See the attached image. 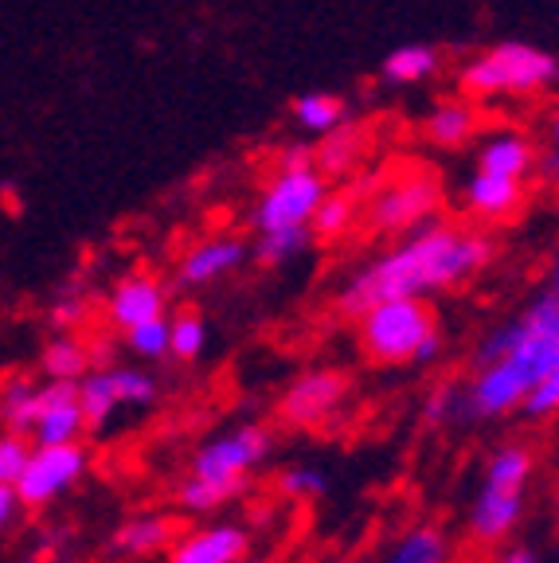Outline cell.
Returning a JSON list of instances; mask_svg holds the SVG:
<instances>
[{
    "instance_id": "6da1fadb",
    "label": "cell",
    "mask_w": 559,
    "mask_h": 563,
    "mask_svg": "<svg viewBox=\"0 0 559 563\" xmlns=\"http://www.w3.org/2000/svg\"><path fill=\"white\" fill-rule=\"evenodd\" d=\"M493 258V239L481 228L430 220L423 228L399 235L392 251L360 266L344 282L337 306L349 317H360L368 306L384 298H427L438 290H454L473 274H481Z\"/></svg>"
},
{
    "instance_id": "7a4b0ae2",
    "label": "cell",
    "mask_w": 559,
    "mask_h": 563,
    "mask_svg": "<svg viewBox=\"0 0 559 563\" xmlns=\"http://www.w3.org/2000/svg\"><path fill=\"white\" fill-rule=\"evenodd\" d=\"M520 336L513 349L493 364H481L470 384V396L478 415H508L525 407L528 391L548 376L559 349V294L548 290L533 298V306L516 317Z\"/></svg>"
},
{
    "instance_id": "3957f363",
    "label": "cell",
    "mask_w": 559,
    "mask_h": 563,
    "mask_svg": "<svg viewBox=\"0 0 559 563\" xmlns=\"http://www.w3.org/2000/svg\"><path fill=\"white\" fill-rule=\"evenodd\" d=\"M559 82V59L525 40H501L458 67V95L473 102L536 98Z\"/></svg>"
},
{
    "instance_id": "277c9868",
    "label": "cell",
    "mask_w": 559,
    "mask_h": 563,
    "mask_svg": "<svg viewBox=\"0 0 559 563\" xmlns=\"http://www.w3.org/2000/svg\"><path fill=\"white\" fill-rule=\"evenodd\" d=\"M360 321V344L368 361L376 364H407L419 361V349L430 333H438L435 313L423 298H384L368 306Z\"/></svg>"
},
{
    "instance_id": "5b68a950",
    "label": "cell",
    "mask_w": 559,
    "mask_h": 563,
    "mask_svg": "<svg viewBox=\"0 0 559 563\" xmlns=\"http://www.w3.org/2000/svg\"><path fill=\"white\" fill-rule=\"evenodd\" d=\"M442 180L430 168H407L392 180H376V192L364 196V223L380 235H407L438 220Z\"/></svg>"
},
{
    "instance_id": "8992f818",
    "label": "cell",
    "mask_w": 559,
    "mask_h": 563,
    "mask_svg": "<svg viewBox=\"0 0 559 563\" xmlns=\"http://www.w3.org/2000/svg\"><path fill=\"white\" fill-rule=\"evenodd\" d=\"M528 474H533V454L525 446H505L493 454L485 482H481L478 505L470 512L473 537L493 544V540L513 532V525L520 520V509H525Z\"/></svg>"
},
{
    "instance_id": "52a82bcc",
    "label": "cell",
    "mask_w": 559,
    "mask_h": 563,
    "mask_svg": "<svg viewBox=\"0 0 559 563\" xmlns=\"http://www.w3.org/2000/svg\"><path fill=\"white\" fill-rule=\"evenodd\" d=\"M325 192H329V176L317 168V161L278 165L271 180H266L259 203H254V228H309Z\"/></svg>"
},
{
    "instance_id": "ba28073f",
    "label": "cell",
    "mask_w": 559,
    "mask_h": 563,
    "mask_svg": "<svg viewBox=\"0 0 559 563\" xmlns=\"http://www.w3.org/2000/svg\"><path fill=\"white\" fill-rule=\"evenodd\" d=\"M271 450L263 427H239V431L223 434V439L208 442V446L196 454L193 462V477H204L211 485H223V489L235 497L243 489V477L251 466H259Z\"/></svg>"
},
{
    "instance_id": "9c48e42d",
    "label": "cell",
    "mask_w": 559,
    "mask_h": 563,
    "mask_svg": "<svg viewBox=\"0 0 559 563\" xmlns=\"http://www.w3.org/2000/svg\"><path fill=\"white\" fill-rule=\"evenodd\" d=\"M87 454L75 442H59V446H40L28 454L24 474L17 477V497L20 505H47L52 497H59L63 489L79 482Z\"/></svg>"
},
{
    "instance_id": "30bf717a",
    "label": "cell",
    "mask_w": 559,
    "mask_h": 563,
    "mask_svg": "<svg viewBox=\"0 0 559 563\" xmlns=\"http://www.w3.org/2000/svg\"><path fill=\"white\" fill-rule=\"evenodd\" d=\"M349 396V379L341 372H306L286 387V396L278 404V415L289 427H321L329 415H337V407Z\"/></svg>"
},
{
    "instance_id": "8fae6325",
    "label": "cell",
    "mask_w": 559,
    "mask_h": 563,
    "mask_svg": "<svg viewBox=\"0 0 559 563\" xmlns=\"http://www.w3.org/2000/svg\"><path fill=\"white\" fill-rule=\"evenodd\" d=\"M87 427L83 415L79 384L75 379H52V384L35 387V422L32 434L40 446H59V442H75Z\"/></svg>"
},
{
    "instance_id": "7c38bea8",
    "label": "cell",
    "mask_w": 559,
    "mask_h": 563,
    "mask_svg": "<svg viewBox=\"0 0 559 563\" xmlns=\"http://www.w3.org/2000/svg\"><path fill=\"white\" fill-rule=\"evenodd\" d=\"M525 200H528L525 180H513V176H497V173H481V168H473V176L462 188L465 211L481 223H508L513 216H520Z\"/></svg>"
},
{
    "instance_id": "4fadbf2b",
    "label": "cell",
    "mask_w": 559,
    "mask_h": 563,
    "mask_svg": "<svg viewBox=\"0 0 559 563\" xmlns=\"http://www.w3.org/2000/svg\"><path fill=\"white\" fill-rule=\"evenodd\" d=\"M536 157H540V145H536L525 130L501 125V130H490L485 137H481L478 153H473V165H478L481 173L528 180V176L536 173Z\"/></svg>"
},
{
    "instance_id": "5bb4252c",
    "label": "cell",
    "mask_w": 559,
    "mask_h": 563,
    "mask_svg": "<svg viewBox=\"0 0 559 563\" xmlns=\"http://www.w3.org/2000/svg\"><path fill=\"white\" fill-rule=\"evenodd\" d=\"M106 317L114 329H133L141 321H153V317H165V286L149 274H130L110 290L106 298Z\"/></svg>"
},
{
    "instance_id": "9a60e30c",
    "label": "cell",
    "mask_w": 559,
    "mask_h": 563,
    "mask_svg": "<svg viewBox=\"0 0 559 563\" xmlns=\"http://www.w3.org/2000/svg\"><path fill=\"white\" fill-rule=\"evenodd\" d=\"M481 133V110L473 98H442L430 106V114L423 118V137L435 150H465L470 141H478Z\"/></svg>"
},
{
    "instance_id": "2e32d148",
    "label": "cell",
    "mask_w": 559,
    "mask_h": 563,
    "mask_svg": "<svg viewBox=\"0 0 559 563\" xmlns=\"http://www.w3.org/2000/svg\"><path fill=\"white\" fill-rule=\"evenodd\" d=\"M243 258H246V246L239 243L235 235L204 239V243H196L193 251L180 258L176 278H180V286H208V282H216V278H223V274L235 271Z\"/></svg>"
},
{
    "instance_id": "e0dca14e",
    "label": "cell",
    "mask_w": 559,
    "mask_h": 563,
    "mask_svg": "<svg viewBox=\"0 0 559 563\" xmlns=\"http://www.w3.org/2000/svg\"><path fill=\"white\" fill-rule=\"evenodd\" d=\"M246 555V532L235 525H216L176 540L173 563H239Z\"/></svg>"
},
{
    "instance_id": "ac0fdd59",
    "label": "cell",
    "mask_w": 559,
    "mask_h": 563,
    "mask_svg": "<svg viewBox=\"0 0 559 563\" xmlns=\"http://www.w3.org/2000/svg\"><path fill=\"white\" fill-rule=\"evenodd\" d=\"M364 220V192L360 188H329L317 203L314 220H309V231L314 239H344L357 223Z\"/></svg>"
},
{
    "instance_id": "d6986e66",
    "label": "cell",
    "mask_w": 559,
    "mask_h": 563,
    "mask_svg": "<svg viewBox=\"0 0 559 563\" xmlns=\"http://www.w3.org/2000/svg\"><path fill=\"white\" fill-rule=\"evenodd\" d=\"M442 70V52L430 44H403L384 55L380 63V79L387 87H419V82L435 79Z\"/></svg>"
},
{
    "instance_id": "ffe728a7",
    "label": "cell",
    "mask_w": 559,
    "mask_h": 563,
    "mask_svg": "<svg viewBox=\"0 0 559 563\" xmlns=\"http://www.w3.org/2000/svg\"><path fill=\"white\" fill-rule=\"evenodd\" d=\"M289 118L302 133L309 137H325L329 130L349 122V102L341 95H332V90H306V95H297L294 106H289Z\"/></svg>"
},
{
    "instance_id": "44dd1931",
    "label": "cell",
    "mask_w": 559,
    "mask_h": 563,
    "mask_svg": "<svg viewBox=\"0 0 559 563\" xmlns=\"http://www.w3.org/2000/svg\"><path fill=\"white\" fill-rule=\"evenodd\" d=\"M364 130L352 122L337 125V130H329L325 137H317V150H314V161L317 168H321L325 176H344L352 173V168L360 165V157H364Z\"/></svg>"
},
{
    "instance_id": "7402d4cb",
    "label": "cell",
    "mask_w": 559,
    "mask_h": 563,
    "mask_svg": "<svg viewBox=\"0 0 559 563\" xmlns=\"http://www.w3.org/2000/svg\"><path fill=\"white\" fill-rule=\"evenodd\" d=\"M44 372H47V379H75L79 384L83 376L90 372V349L79 341V336H70V333H63V336H55L52 344L44 349Z\"/></svg>"
},
{
    "instance_id": "603a6c76",
    "label": "cell",
    "mask_w": 559,
    "mask_h": 563,
    "mask_svg": "<svg viewBox=\"0 0 559 563\" xmlns=\"http://www.w3.org/2000/svg\"><path fill=\"white\" fill-rule=\"evenodd\" d=\"M427 419L438 427H465L470 419H478L470 387L462 384H438L427 396Z\"/></svg>"
},
{
    "instance_id": "cb8c5ba5",
    "label": "cell",
    "mask_w": 559,
    "mask_h": 563,
    "mask_svg": "<svg viewBox=\"0 0 559 563\" xmlns=\"http://www.w3.org/2000/svg\"><path fill=\"white\" fill-rule=\"evenodd\" d=\"M314 243V231L309 228H274V231H259V246L254 255L263 258L266 266H282L302 258Z\"/></svg>"
},
{
    "instance_id": "d4e9b609",
    "label": "cell",
    "mask_w": 559,
    "mask_h": 563,
    "mask_svg": "<svg viewBox=\"0 0 559 563\" xmlns=\"http://www.w3.org/2000/svg\"><path fill=\"white\" fill-rule=\"evenodd\" d=\"M168 537H173V525H168L165 517H138V520H130V525L118 528L114 544L122 548V552L145 555V552L165 548Z\"/></svg>"
},
{
    "instance_id": "484cf974",
    "label": "cell",
    "mask_w": 559,
    "mask_h": 563,
    "mask_svg": "<svg viewBox=\"0 0 559 563\" xmlns=\"http://www.w3.org/2000/svg\"><path fill=\"white\" fill-rule=\"evenodd\" d=\"M0 419L9 422L17 434H32L35 422V387L32 379H9L0 387Z\"/></svg>"
},
{
    "instance_id": "4316f807",
    "label": "cell",
    "mask_w": 559,
    "mask_h": 563,
    "mask_svg": "<svg viewBox=\"0 0 559 563\" xmlns=\"http://www.w3.org/2000/svg\"><path fill=\"white\" fill-rule=\"evenodd\" d=\"M79 399H83V415H87V427L110 419V411L118 407V391H114V376L110 372H87L79 379Z\"/></svg>"
},
{
    "instance_id": "83f0119b",
    "label": "cell",
    "mask_w": 559,
    "mask_h": 563,
    "mask_svg": "<svg viewBox=\"0 0 559 563\" xmlns=\"http://www.w3.org/2000/svg\"><path fill=\"white\" fill-rule=\"evenodd\" d=\"M384 563H446V540L438 528H415L392 548Z\"/></svg>"
},
{
    "instance_id": "f1b7e54d",
    "label": "cell",
    "mask_w": 559,
    "mask_h": 563,
    "mask_svg": "<svg viewBox=\"0 0 559 563\" xmlns=\"http://www.w3.org/2000/svg\"><path fill=\"white\" fill-rule=\"evenodd\" d=\"M208 344V325L196 313H180L168 321V356L176 361H196Z\"/></svg>"
},
{
    "instance_id": "f546056e",
    "label": "cell",
    "mask_w": 559,
    "mask_h": 563,
    "mask_svg": "<svg viewBox=\"0 0 559 563\" xmlns=\"http://www.w3.org/2000/svg\"><path fill=\"white\" fill-rule=\"evenodd\" d=\"M125 341L138 356H149V361H157V356H168V317H153V321H141V325L125 329Z\"/></svg>"
},
{
    "instance_id": "4dcf8cb0",
    "label": "cell",
    "mask_w": 559,
    "mask_h": 563,
    "mask_svg": "<svg viewBox=\"0 0 559 563\" xmlns=\"http://www.w3.org/2000/svg\"><path fill=\"white\" fill-rule=\"evenodd\" d=\"M536 176H540L548 188H559V106L544 122V141H540V157H536Z\"/></svg>"
},
{
    "instance_id": "1f68e13d",
    "label": "cell",
    "mask_w": 559,
    "mask_h": 563,
    "mask_svg": "<svg viewBox=\"0 0 559 563\" xmlns=\"http://www.w3.org/2000/svg\"><path fill=\"white\" fill-rule=\"evenodd\" d=\"M87 317H90V301H87V294H83L79 286H67V290L55 298V306H52V325L55 329L70 333V329H79Z\"/></svg>"
},
{
    "instance_id": "d6a6232c",
    "label": "cell",
    "mask_w": 559,
    "mask_h": 563,
    "mask_svg": "<svg viewBox=\"0 0 559 563\" xmlns=\"http://www.w3.org/2000/svg\"><path fill=\"white\" fill-rule=\"evenodd\" d=\"M110 376H114L118 404L145 407V404H153V396H157V387H153V379H149L145 372H133V368H110Z\"/></svg>"
},
{
    "instance_id": "836d02e7",
    "label": "cell",
    "mask_w": 559,
    "mask_h": 563,
    "mask_svg": "<svg viewBox=\"0 0 559 563\" xmlns=\"http://www.w3.org/2000/svg\"><path fill=\"white\" fill-rule=\"evenodd\" d=\"M278 489L294 501H309V497H321L325 493V474L321 470H309V466H297V470H286L278 477Z\"/></svg>"
},
{
    "instance_id": "e575fe53",
    "label": "cell",
    "mask_w": 559,
    "mask_h": 563,
    "mask_svg": "<svg viewBox=\"0 0 559 563\" xmlns=\"http://www.w3.org/2000/svg\"><path fill=\"white\" fill-rule=\"evenodd\" d=\"M28 442H24V434H4L0 439V485H17V477L24 474V466H28Z\"/></svg>"
},
{
    "instance_id": "d590c367",
    "label": "cell",
    "mask_w": 559,
    "mask_h": 563,
    "mask_svg": "<svg viewBox=\"0 0 559 563\" xmlns=\"http://www.w3.org/2000/svg\"><path fill=\"white\" fill-rule=\"evenodd\" d=\"M525 407H528V415H551V411H559V352H556V361H551L548 376H544L540 384H536L533 391H528Z\"/></svg>"
},
{
    "instance_id": "8d00e7d4",
    "label": "cell",
    "mask_w": 559,
    "mask_h": 563,
    "mask_svg": "<svg viewBox=\"0 0 559 563\" xmlns=\"http://www.w3.org/2000/svg\"><path fill=\"white\" fill-rule=\"evenodd\" d=\"M17 505H20L17 489H12V485H0V528H4V525H9V520H12V512H17Z\"/></svg>"
},
{
    "instance_id": "74e56055",
    "label": "cell",
    "mask_w": 559,
    "mask_h": 563,
    "mask_svg": "<svg viewBox=\"0 0 559 563\" xmlns=\"http://www.w3.org/2000/svg\"><path fill=\"white\" fill-rule=\"evenodd\" d=\"M501 563H544V560L533 552V548H513V552L501 555Z\"/></svg>"
},
{
    "instance_id": "f35d334b",
    "label": "cell",
    "mask_w": 559,
    "mask_h": 563,
    "mask_svg": "<svg viewBox=\"0 0 559 563\" xmlns=\"http://www.w3.org/2000/svg\"><path fill=\"white\" fill-rule=\"evenodd\" d=\"M551 290L559 294V255H556V266H551Z\"/></svg>"
},
{
    "instance_id": "ab89813d",
    "label": "cell",
    "mask_w": 559,
    "mask_h": 563,
    "mask_svg": "<svg viewBox=\"0 0 559 563\" xmlns=\"http://www.w3.org/2000/svg\"><path fill=\"white\" fill-rule=\"evenodd\" d=\"M239 563H266V560H246V555H243V560H239Z\"/></svg>"
},
{
    "instance_id": "60d3db41",
    "label": "cell",
    "mask_w": 559,
    "mask_h": 563,
    "mask_svg": "<svg viewBox=\"0 0 559 563\" xmlns=\"http://www.w3.org/2000/svg\"><path fill=\"white\" fill-rule=\"evenodd\" d=\"M556 512H559V493H556Z\"/></svg>"
},
{
    "instance_id": "b9f144b4",
    "label": "cell",
    "mask_w": 559,
    "mask_h": 563,
    "mask_svg": "<svg viewBox=\"0 0 559 563\" xmlns=\"http://www.w3.org/2000/svg\"><path fill=\"white\" fill-rule=\"evenodd\" d=\"M556 352H559V349H556Z\"/></svg>"
}]
</instances>
